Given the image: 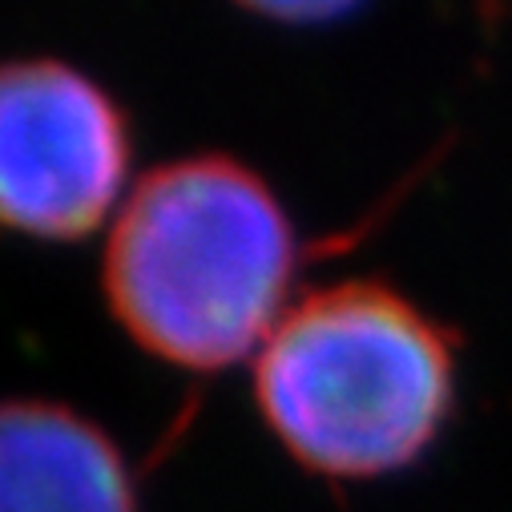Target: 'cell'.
<instances>
[{"instance_id":"1","label":"cell","mask_w":512,"mask_h":512,"mask_svg":"<svg viewBox=\"0 0 512 512\" xmlns=\"http://www.w3.org/2000/svg\"><path fill=\"white\" fill-rule=\"evenodd\" d=\"M295 263V222L267 178L226 154H194L150 170L121 202L105 299L150 355L214 371L267 343Z\"/></svg>"},{"instance_id":"2","label":"cell","mask_w":512,"mask_h":512,"mask_svg":"<svg viewBox=\"0 0 512 512\" xmlns=\"http://www.w3.org/2000/svg\"><path fill=\"white\" fill-rule=\"evenodd\" d=\"M279 444L331 480L416 464L456 408L452 335L404 291L343 279L291 303L254 359Z\"/></svg>"},{"instance_id":"3","label":"cell","mask_w":512,"mask_h":512,"mask_svg":"<svg viewBox=\"0 0 512 512\" xmlns=\"http://www.w3.org/2000/svg\"><path fill=\"white\" fill-rule=\"evenodd\" d=\"M117 97L57 57L0 61V230L81 238L130 174Z\"/></svg>"},{"instance_id":"4","label":"cell","mask_w":512,"mask_h":512,"mask_svg":"<svg viewBox=\"0 0 512 512\" xmlns=\"http://www.w3.org/2000/svg\"><path fill=\"white\" fill-rule=\"evenodd\" d=\"M0 512H138L121 448L53 400H0Z\"/></svg>"}]
</instances>
